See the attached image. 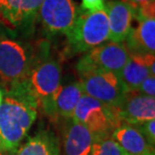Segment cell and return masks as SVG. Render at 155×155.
<instances>
[{"label":"cell","instance_id":"cell-1","mask_svg":"<svg viewBox=\"0 0 155 155\" xmlns=\"http://www.w3.org/2000/svg\"><path fill=\"white\" fill-rule=\"evenodd\" d=\"M38 110V102L24 81L3 91L0 140L4 152L13 154L19 147L35 122Z\"/></svg>","mask_w":155,"mask_h":155},{"label":"cell","instance_id":"cell-2","mask_svg":"<svg viewBox=\"0 0 155 155\" xmlns=\"http://www.w3.org/2000/svg\"><path fill=\"white\" fill-rule=\"evenodd\" d=\"M46 49L36 55L24 80L29 91L38 102L39 109L51 120H55L54 99L61 84V67L57 60L48 57Z\"/></svg>","mask_w":155,"mask_h":155},{"label":"cell","instance_id":"cell-3","mask_svg":"<svg viewBox=\"0 0 155 155\" xmlns=\"http://www.w3.org/2000/svg\"><path fill=\"white\" fill-rule=\"evenodd\" d=\"M35 58L29 43L0 35V85L3 91L26 79Z\"/></svg>","mask_w":155,"mask_h":155},{"label":"cell","instance_id":"cell-4","mask_svg":"<svg viewBox=\"0 0 155 155\" xmlns=\"http://www.w3.org/2000/svg\"><path fill=\"white\" fill-rule=\"evenodd\" d=\"M66 36L68 49L72 54H86L109 41V23L105 8L96 12L80 8L76 22Z\"/></svg>","mask_w":155,"mask_h":155},{"label":"cell","instance_id":"cell-5","mask_svg":"<svg viewBox=\"0 0 155 155\" xmlns=\"http://www.w3.org/2000/svg\"><path fill=\"white\" fill-rule=\"evenodd\" d=\"M72 119L85 126L95 137L112 135L121 124L116 108L84 94L78 103Z\"/></svg>","mask_w":155,"mask_h":155},{"label":"cell","instance_id":"cell-6","mask_svg":"<svg viewBox=\"0 0 155 155\" xmlns=\"http://www.w3.org/2000/svg\"><path fill=\"white\" fill-rule=\"evenodd\" d=\"M84 94L117 108L122 104L129 91L119 75L101 70H88L79 73Z\"/></svg>","mask_w":155,"mask_h":155},{"label":"cell","instance_id":"cell-7","mask_svg":"<svg viewBox=\"0 0 155 155\" xmlns=\"http://www.w3.org/2000/svg\"><path fill=\"white\" fill-rule=\"evenodd\" d=\"M130 52L124 42L107 41L87 51L77 63L78 73L88 70H101L120 75L128 61Z\"/></svg>","mask_w":155,"mask_h":155},{"label":"cell","instance_id":"cell-8","mask_svg":"<svg viewBox=\"0 0 155 155\" xmlns=\"http://www.w3.org/2000/svg\"><path fill=\"white\" fill-rule=\"evenodd\" d=\"M38 12L46 35H67L76 22L80 8L74 0H43Z\"/></svg>","mask_w":155,"mask_h":155},{"label":"cell","instance_id":"cell-9","mask_svg":"<svg viewBox=\"0 0 155 155\" xmlns=\"http://www.w3.org/2000/svg\"><path fill=\"white\" fill-rule=\"evenodd\" d=\"M43 0H0V23L9 29L30 25Z\"/></svg>","mask_w":155,"mask_h":155},{"label":"cell","instance_id":"cell-10","mask_svg":"<svg viewBox=\"0 0 155 155\" xmlns=\"http://www.w3.org/2000/svg\"><path fill=\"white\" fill-rule=\"evenodd\" d=\"M116 110L121 123L139 126L155 119V98L142 95L137 91L129 92Z\"/></svg>","mask_w":155,"mask_h":155},{"label":"cell","instance_id":"cell-11","mask_svg":"<svg viewBox=\"0 0 155 155\" xmlns=\"http://www.w3.org/2000/svg\"><path fill=\"white\" fill-rule=\"evenodd\" d=\"M109 23V40L124 42L132 29L134 11L125 0L108 1L105 5Z\"/></svg>","mask_w":155,"mask_h":155},{"label":"cell","instance_id":"cell-12","mask_svg":"<svg viewBox=\"0 0 155 155\" xmlns=\"http://www.w3.org/2000/svg\"><path fill=\"white\" fill-rule=\"evenodd\" d=\"M149 76L155 77V54H130L119 75L129 92L137 91L141 83Z\"/></svg>","mask_w":155,"mask_h":155},{"label":"cell","instance_id":"cell-13","mask_svg":"<svg viewBox=\"0 0 155 155\" xmlns=\"http://www.w3.org/2000/svg\"><path fill=\"white\" fill-rule=\"evenodd\" d=\"M112 137L127 155H155V146L146 140L136 126L121 123L113 131Z\"/></svg>","mask_w":155,"mask_h":155},{"label":"cell","instance_id":"cell-14","mask_svg":"<svg viewBox=\"0 0 155 155\" xmlns=\"http://www.w3.org/2000/svg\"><path fill=\"white\" fill-rule=\"evenodd\" d=\"M94 136L73 119L66 120L63 131L64 155H91Z\"/></svg>","mask_w":155,"mask_h":155},{"label":"cell","instance_id":"cell-15","mask_svg":"<svg viewBox=\"0 0 155 155\" xmlns=\"http://www.w3.org/2000/svg\"><path fill=\"white\" fill-rule=\"evenodd\" d=\"M124 43L130 54H155V18L138 21Z\"/></svg>","mask_w":155,"mask_h":155},{"label":"cell","instance_id":"cell-16","mask_svg":"<svg viewBox=\"0 0 155 155\" xmlns=\"http://www.w3.org/2000/svg\"><path fill=\"white\" fill-rule=\"evenodd\" d=\"M13 155H61V143L54 132L42 130L21 143Z\"/></svg>","mask_w":155,"mask_h":155},{"label":"cell","instance_id":"cell-17","mask_svg":"<svg viewBox=\"0 0 155 155\" xmlns=\"http://www.w3.org/2000/svg\"><path fill=\"white\" fill-rule=\"evenodd\" d=\"M84 95L82 86L79 81H71L66 84H61L54 99L55 120H70L73 118L74 112Z\"/></svg>","mask_w":155,"mask_h":155},{"label":"cell","instance_id":"cell-18","mask_svg":"<svg viewBox=\"0 0 155 155\" xmlns=\"http://www.w3.org/2000/svg\"><path fill=\"white\" fill-rule=\"evenodd\" d=\"M91 155H124V152L112 135H107L94 138Z\"/></svg>","mask_w":155,"mask_h":155},{"label":"cell","instance_id":"cell-19","mask_svg":"<svg viewBox=\"0 0 155 155\" xmlns=\"http://www.w3.org/2000/svg\"><path fill=\"white\" fill-rule=\"evenodd\" d=\"M136 127L143 134L144 137L146 138V140L152 146H155V119L146 121L143 124Z\"/></svg>","mask_w":155,"mask_h":155},{"label":"cell","instance_id":"cell-20","mask_svg":"<svg viewBox=\"0 0 155 155\" xmlns=\"http://www.w3.org/2000/svg\"><path fill=\"white\" fill-rule=\"evenodd\" d=\"M137 92L148 97L155 98V77L149 76L145 79L137 89Z\"/></svg>","mask_w":155,"mask_h":155},{"label":"cell","instance_id":"cell-21","mask_svg":"<svg viewBox=\"0 0 155 155\" xmlns=\"http://www.w3.org/2000/svg\"><path fill=\"white\" fill-rule=\"evenodd\" d=\"M105 8L104 0H82L81 9L88 12H96Z\"/></svg>","mask_w":155,"mask_h":155},{"label":"cell","instance_id":"cell-22","mask_svg":"<svg viewBox=\"0 0 155 155\" xmlns=\"http://www.w3.org/2000/svg\"><path fill=\"white\" fill-rule=\"evenodd\" d=\"M125 1L128 2L129 4L132 6L133 9H136L144 4H147V3H149V2L155 1V0H125Z\"/></svg>","mask_w":155,"mask_h":155},{"label":"cell","instance_id":"cell-23","mask_svg":"<svg viewBox=\"0 0 155 155\" xmlns=\"http://www.w3.org/2000/svg\"><path fill=\"white\" fill-rule=\"evenodd\" d=\"M2 99H3V92H2V90H1V87H0V105H1Z\"/></svg>","mask_w":155,"mask_h":155},{"label":"cell","instance_id":"cell-24","mask_svg":"<svg viewBox=\"0 0 155 155\" xmlns=\"http://www.w3.org/2000/svg\"><path fill=\"white\" fill-rule=\"evenodd\" d=\"M4 152V150H3V147H2V143H1V140H0V154Z\"/></svg>","mask_w":155,"mask_h":155},{"label":"cell","instance_id":"cell-25","mask_svg":"<svg viewBox=\"0 0 155 155\" xmlns=\"http://www.w3.org/2000/svg\"><path fill=\"white\" fill-rule=\"evenodd\" d=\"M0 155H5V154H4V152H3V153H1V154H0Z\"/></svg>","mask_w":155,"mask_h":155},{"label":"cell","instance_id":"cell-26","mask_svg":"<svg viewBox=\"0 0 155 155\" xmlns=\"http://www.w3.org/2000/svg\"><path fill=\"white\" fill-rule=\"evenodd\" d=\"M109 1H115V0H109Z\"/></svg>","mask_w":155,"mask_h":155},{"label":"cell","instance_id":"cell-27","mask_svg":"<svg viewBox=\"0 0 155 155\" xmlns=\"http://www.w3.org/2000/svg\"><path fill=\"white\" fill-rule=\"evenodd\" d=\"M124 155H127V154H125V153H124Z\"/></svg>","mask_w":155,"mask_h":155}]
</instances>
